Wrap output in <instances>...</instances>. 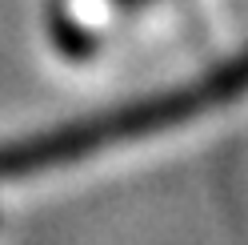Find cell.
Masks as SVG:
<instances>
[{
    "label": "cell",
    "instance_id": "obj_1",
    "mask_svg": "<svg viewBox=\"0 0 248 245\" xmlns=\"http://www.w3.org/2000/svg\"><path fill=\"white\" fill-rule=\"evenodd\" d=\"M164 0H44L52 49L64 60H96L136 17H148Z\"/></svg>",
    "mask_w": 248,
    "mask_h": 245
}]
</instances>
